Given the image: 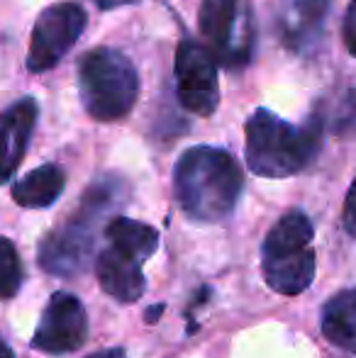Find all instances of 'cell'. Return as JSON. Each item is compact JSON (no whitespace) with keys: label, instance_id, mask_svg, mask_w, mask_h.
<instances>
[{"label":"cell","instance_id":"1","mask_svg":"<svg viewBox=\"0 0 356 358\" xmlns=\"http://www.w3.org/2000/svg\"><path fill=\"white\" fill-rule=\"evenodd\" d=\"M244 176L237 159L220 146H190L173 169V195L183 215L200 224L227 220L237 210Z\"/></svg>","mask_w":356,"mask_h":358},{"label":"cell","instance_id":"2","mask_svg":"<svg viewBox=\"0 0 356 358\" xmlns=\"http://www.w3.org/2000/svg\"><path fill=\"white\" fill-rule=\"evenodd\" d=\"M244 156L252 173L262 178H290L305 171L322 149V115H313L305 124H293L266 108L247 120Z\"/></svg>","mask_w":356,"mask_h":358},{"label":"cell","instance_id":"3","mask_svg":"<svg viewBox=\"0 0 356 358\" xmlns=\"http://www.w3.org/2000/svg\"><path fill=\"white\" fill-rule=\"evenodd\" d=\"M124 198V183L118 176H105L86 190L76 215L42 241L39 264L47 273L73 278L86 268L95 244L100 220Z\"/></svg>","mask_w":356,"mask_h":358},{"label":"cell","instance_id":"4","mask_svg":"<svg viewBox=\"0 0 356 358\" xmlns=\"http://www.w3.org/2000/svg\"><path fill=\"white\" fill-rule=\"evenodd\" d=\"M315 227L303 210H290L269 229L262 244V273L278 295H300L315 280Z\"/></svg>","mask_w":356,"mask_h":358},{"label":"cell","instance_id":"5","mask_svg":"<svg viewBox=\"0 0 356 358\" xmlns=\"http://www.w3.org/2000/svg\"><path fill=\"white\" fill-rule=\"evenodd\" d=\"M78 93L83 110L98 122H118L139 98V73L129 57L110 47L90 49L78 62Z\"/></svg>","mask_w":356,"mask_h":358},{"label":"cell","instance_id":"6","mask_svg":"<svg viewBox=\"0 0 356 358\" xmlns=\"http://www.w3.org/2000/svg\"><path fill=\"white\" fill-rule=\"evenodd\" d=\"M198 27L205 47L227 71L249 66L257 47V20L249 0H203Z\"/></svg>","mask_w":356,"mask_h":358},{"label":"cell","instance_id":"7","mask_svg":"<svg viewBox=\"0 0 356 358\" xmlns=\"http://www.w3.org/2000/svg\"><path fill=\"white\" fill-rule=\"evenodd\" d=\"M88 15L78 3H57L37 17L29 39L27 69L32 73H44L54 69L86 29Z\"/></svg>","mask_w":356,"mask_h":358},{"label":"cell","instance_id":"8","mask_svg":"<svg viewBox=\"0 0 356 358\" xmlns=\"http://www.w3.org/2000/svg\"><path fill=\"white\" fill-rule=\"evenodd\" d=\"M176 95L183 110L210 117L220 105L218 62L205 44L195 39H180L176 47Z\"/></svg>","mask_w":356,"mask_h":358},{"label":"cell","instance_id":"9","mask_svg":"<svg viewBox=\"0 0 356 358\" xmlns=\"http://www.w3.org/2000/svg\"><path fill=\"white\" fill-rule=\"evenodd\" d=\"M86 339L88 317L83 302L71 292H54L32 336V346L44 354L62 356L81 349Z\"/></svg>","mask_w":356,"mask_h":358},{"label":"cell","instance_id":"10","mask_svg":"<svg viewBox=\"0 0 356 358\" xmlns=\"http://www.w3.org/2000/svg\"><path fill=\"white\" fill-rule=\"evenodd\" d=\"M332 0H283L276 17V32L288 52L310 54L325 34Z\"/></svg>","mask_w":356,"mask_h":358},{"label":"cell","instance_id":"11","mask_svg":"<svg viewBox=\"0 0 356 358\" xmlns=\"http://www.w3.org/2000/svg\"><path fill=\"white\" fill-rule=\"evenodd\" d=\"M37 115L39 108L34 98H22L10 105L0 117V183H8L22 164Z\"/></svg>","mask_w":356,"mask_h":358},{"label":"cell","instance_id":"12","mask_svg":"<svg viewBox=\"0 0 356 358\" xmlns=\"http://www.w3.org/2000/svg\"><path fill=\"white\" fill-rule=\"evenodd\" d=\"M142 261L132 259V256L122 254V251L103 249L95 259V275L100 280V287L108 292L113 300L118 302H137L144 295V287H147V278L142 273Z\"/></svg>","mask_w":356,"mask_h":358},{"label":"cell","instance_id":"13","mask_svg":"<svg viewBox=\"0 0 356 358\" xmlns=\"http://www.w3.org/2000/svg\"><path fill=\"white\" fill-rule=\"evenodd\" d=\"M320 329L329 344L356 354V287L337 292L325 302Z\"/></svg>","mask_w":356,"mask_h":358},{"label":"cell","instance_id":"14","mask_svg":"<svg viewBox=\"0 0 356 358\" xmlns=\"http://www.w3.org/2000/svg\"><path fill=\"white\" fill-rule=\"evenodd\" d=\"M66 176L57 164H47L34 169L22 180H17L13 188V200L22 208L29 210H44L54 205L64 193Z\"/></svg>","mask_w":356,"mask_h":358},{"label":"cell","instance_id":"15","mask_svg":"<svg viewBox=\"0 0 356 358\" xmlns=\"http://www.w3.org/2000/svg\"><path fill=\"white\" fill-rule=\"evenodd\" d=\"M105 239L113 249L137 261H147L159 249V231L132 217H113L105 227Z\"/></svg>","mask_w":356,"mask_h":358},{"label":"cell","instance_id":"16","mask_svg":"<svg viewBox=\"0 0 356 358\" xmlns=\"http://www.w3.org/2000/svg\"><path fill=\"white\" fill-rule=\"evenodd\" d=\"M22 285V264L10 239L0 236V300H10Z\"/></svg>","mask_w":356,"mask_h":358},{"label":"cell","instance_id":"17","mask_svg":"<svg viewBox=\"0 0 356 358\" xmlns=\"http://www.w3.org/2000/svg\"><path fill=\"white\" fill-rule=\"evenodd\" d=\"M342 227L347 229L349 236L356 239V178L352 180V185H349V190H347V198H344Z\"/></svg>","mask_w":356,"mask_h":358},{"label":"cell","instance_id":"18","mask_svg":"<svg viewBox=\"0 0 356 358\" xmlns=\"http://www.w3.org/2000/svg\"><path fill=\"white\" fill-rule=\"evenodd\" d=\"M342 37H344V47H347V52L356 59V0L349 3L347 15H344Z\"/></svg>","mask_w":356,"mask_h":358},{"label":"cell","instance_id":"19","mask_svg":"<svg viewBox=\"0 0 356 358\" xmlns=\"http://www.w3.org/2000/svg\"><path fill=\"white\" fill-rule=\"evenodd\" d=\"M164 310H166V305H162V302H157V305H154L152 310L144 312V320H147L149 324H157V320L164 315Z\"/></svg>","mask_w":356,"mask_h":358},{"label":"cell","instance_id":"20","mask_svg":"<svg viewBox=\"0 0 356 358\" xmlns=\"http://www.w3.org/2000/svg\"><path fill=\"white\" fill-rule=\"evenodd\" d=\"M95 3L105 10H113V8H122V5H132V3H137V0H95Z\"/></svg>","mask_w":356,"mask_h":358},{"label":"cell","instance_id":"21","mask_svg":"<svg viewBox=\"0 0 356 358\" xmlns=\"http://www.w3.org/2000/svg\"><path fill=\"white\" fill-rule=\"evenodd\" d=\"M88 358H127L122 349H108V351H98V354H90Z\"/></svg>","mask_w":356,"mask_h":358},{"label":"cell","instance_id":"22","mask_svg":"<svg viewBox=\"0 0 356 358\" xmlns=\"http://www.w3.org/2000/svg\"><path fill=\"white\" fill-rule=\"evenodd\" d=\"M0 358H15V356H13V351H10V346L5 344L3 339H0Z\"/></svg>","mask_w":356,"mask_h":358}]
</instances>
